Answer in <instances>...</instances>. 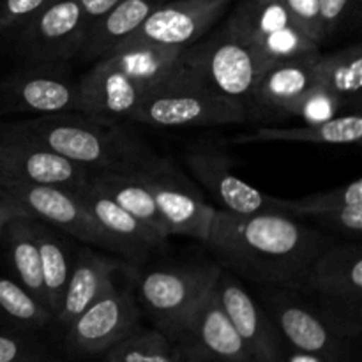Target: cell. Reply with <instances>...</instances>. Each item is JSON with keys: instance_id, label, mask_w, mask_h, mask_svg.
Instances as JSON below:
<instances>
[{"instance_id": "24", "label": "cell", "mask_w": 362, "mask_h": 362, "mask_svg": "<svg viewBox=\"0 0 362 362\" xmlns=\"http://www.w3.org/2000/svg\"><path fill=\"white\" fill-rule=\"evenodd\" d=\"M362 138V119L359 112L338 115L331 120L304 126L278 127L262 126L255 133L239 134L230 144H265V141H299V144L317 145H352Z\"/></svg>"}, {"instance_id": "28", "label": "cell", "mask_w": 362, "mask_h": 362, "mask_svg": "<svg viewBox=\"0 0 362 362\" xmlns=\"http://www.w3.org/2000/svg\"><path fill=\"white\" fill-rule=\"evenodd\" d=\"M317 81L327 87L332 94L338 95L345 108L361 106L362 88V49L361 45L332 52L329 55L318 57L315 64Z\"/></svg>"}, {"instance_id": "25", "label": "cell", "mask_w": 362, "mask_h": 362, "mask_svg": "<svg viewBox=\"0 0 362 362\" xmlns=\"http://www.w3.org/2000/svg\"><path fill=\"white\" fill-rule=\"evenodd\" d=\"M88 184L108 198H112L119 207L129 212L133 218L144 223L145 226L168 239V230H166L165 221L159 214L154 197L136 172H127V170H124V172L122 170L92 172Z\"/></svg>"}, {"instance_id": "36", "label": "cell", "mask_w": 362, "mask_h": 362, "mask_svg": "<svg viewBox=\"0 0 362 362\" xmlns=\"http://www.w3.org/2000/svg\"><path fill=\"white\" fill-rule=\"evenodd\" d=\"M320 4L322 21H324L325 35H332L345 20L346 13L350 9L352 0H318Z\"/></svg>"}, {"instance_id": "26", "label": "cell", "mask_w": 362, "mask_h": 362, "mask_svg": "<svg viewBox=\"0 0 362 362\" xmlns=\"http://www.w3.org/2000/svg\"><path fill=\"white\" fill-rule=\"evenodd\" d=\"M166 0H119L108 13L88 27L81 49L88 59H101L129 37Z\"/></svg>"}, {"instance_id": "12", "label": "cell", "mask_w": 362, "mask_h": 362, "mask_svg": "<svg viewBox=\"0 0 362 362\" xmlns=\"http://www.w3.org/2000/svg\"><path fill=\"white\" fill-rule=\"evenodd\" d=\"M88 21L78 0H55L16 30V52L27 64H66L81 53Z\"/></svg>"}, {"instance_id": "23", "label": "cell", "mask_w": 362, "mask_h": 362, "mask_svg": "<svg viewBox=\"0 0 362 362\" xmlns=\"http://www.w3.org/2000/svg\"><path fill=\"white\" fill-rule=\"evenodd\" d=\"M318 57L320 53L283 60L262 69L255 83L251 105H258L276 113L285 112L317 83L315 64Z\"/></svg>"}, {"instance_id": "18", "label": "cell", "mask_w": 362, "mask_h": 362, "mask_svg": "<svg viewBox=\"0 0 362 362\" xmlns=\"http://www.w3.org/2000/svg\"><path fill=\"white\" fill-rule=\"evenodd\" d=\"M221 306L253 362H285L283 338L264 308L255 303L233 276L221 271L216 281Z\"/></svg>"}, {"instance_id": "8", "label": "cell", "mask_w": 362, "mask_h": 362, "mask_svg": "<svg viewBox=\"0 0 362 362\" xmlns=\"http://www.w3.org/2000/svg\"><path fill=\"white\" fill-rule=\"evenodd\" d=\"M0 191L23 214L39 219L81 243L136 260L129 247L124 246L120 240L113 239L98 225V221L85 209L74 189L32 186V184H9V186H0Z\"/></svg>"}, {"instance_id": "33", "label": "cell", "mask_w": 362, "mask_h": 362, "mask_svg": "<svg viewBox=\"0 0 362 362\" xmlns=\"http://www.w3.org/2000/svg\"><path fill=\"white\" fill-rule=\"evenodd\" d=\"M0 362H57L35 341L20 331H0Z\"/></svg>"}, {"instance_id": "27", "label": "cell", "mask_w": 362, "mask_h": 362, "mask_svg": "<svg viewBox=\"0 0 362 362\" xmlns=\"http://www.w3.org/2000/svg\"><path fill=\"white\" fill-rule=\"evenodd\" d=\"M2 239L7 244V255H9L16 281L27 292H30L42 306H46L45 290H42L41 255H39L34 218L27 214L14 216L7 221Z\"/></svg>"}, {"instance_id": "6", "label": "cell", "mask_w": 362, "mask_h": 362, "mask_svg": "<svg viewBox=\"0 0 362 362\" xmlns=\"http://www.w3.org/2000/svg\"><path fill=\"white\" fill-rule=\"evenodd\" d=\"M304 286L324 304L322 318L338 336L361 332L362 255L359 244L327 247L311 265Z\"/></svg>"}, {"instance_id": "21", "label": "cell", "mask_w": 362, "mask_h": 362, "mask_svg": "<svg viewBox=\"0 0 362 362\" xmlns=\"http://www.w3.org/2000/svg\"><path fill=\"white\" fill-rule=\"evenodd\" d=\"M120 269H124L122 260L106 257L88 247L78 251L71 264L69 279L60 310L55 315V322L67 327L85 308L90 306L105 292L110 283L115 281V274Z\"/></svg>"}, {"instance_id": "4", "label": "cell", "mask_w": 362, "mask_h": 362, "mask_svg": "<svg viewBox=\"0 0 362 362\" xmlns=\"http://www.w3.org/2000/svg\"><path fill=\"white\" fill-rule=\"evenodd\" d=\"M247 119L250 110L243 103L194 83L184 66L182 73L151 92L127 120L158 127H212Z\"/></svg>"}, {"instance_id": "16", "label": "cell", "mask_w": 362, "mask_h": 362, "mask_svg": "<svg viewBox=\"0 0 362 362\" xmlns=\"http://www.w3.org/2000/svg\"><path fill=\"white\" fill-rule=\"evenodd\" d=\"M194 179L223 205V211L247 216L279 211V198L255 189L232 172V159L212 145H194L184 154Z\"/></svg>"}, {"instance_id": "39", "label": "cell", "mask_w": 362, "mask_h": 362, "mask_svg": "<svg viewBox=\"0 0 362 362\" xmlns=\"http://www.w3.org/2000/svg\"><path fill=\"white\" fill-rule=\"evenodd\" d=\"M11 126L9 122H0V170H2V163L4 158H6L7 147L11 144Z\"/></svg>"}, {"instance_id": "10", "label": "cell", "mask_w": 362, "mask_h": 362, "mask_svg": "<svg viewBox=\"0 0 362 362\" xmlns=\"http://www.w3.org/2000/svg\"><path fill=\"white\" fill-rule=\"evenodd\" d=\"M154 197L168 235H186L207 243L218 209L202 197L200 189L172 161L154 156L141 168L133 170Z\"/></svg>"}, {"instance_id": "17", "label": "cell", "mask_w": 362, "mask_h": 362, "mask_svg": "<svg viewBox=\"0 0 362 362\" xmlns=\"http://www.w3.org/2000/svg\"><path fill=\"white\" fill-rule=\"evenodd\" d=\"M11 134L13 136L0 170V186L32 184L78 189L90 179V170L62 158L37 141L21 136L13 126Z\"/></svg>"}, {"instance_id": "34", "label": "cell", "mask_w": 362, "mask_h": 362, "mask_svg": "<svg viewBox=\"0 0 362 362\" xmlns=\"http://www.w3.org/2000/svg\"><path fill=\"white\" fill-rule=\"evenodd\" d=\"M281 4L288 11L290 18L293 20L296 27L303 34H306L311 41H315L317 45H322L327 39L318 0H281Z\"/></svg>"}, {"instance_id": "3", "label": "cell", "mask_w": 362, "mask_h": 362, "mask_svg": "<svg viewBox=\"0 0 362 362\" xmlns=\"http://www.w3.org/2000/svg\"><path fill=\"white\" fill-rule=\"evenodd\" d=\"M21 136L45 145L90 172L141 168L154 152L120 122H101L83 112L41 115L11 122Z\"/></svg>"}, {"instance_id": "30", "label": "cell", "mask_w": 362, "mask_h": 362, "mask_svg": "<svg viewBox=\"0 0 362 362\" xmlns=\"http://www.w3.org/2000/svg\"><path fill=\"white\" fill-rule=\"evenodd\" d=\"M55 317L16 279L0 276V324L11 331L30 332L48 327Z\"/></svg>"}, {"instance_id": "38", "label": "cell", "mask_w": 362, "mask_h": 362, "mask_svg": "<svg viewBox=\"0 0 362 362\" xmlns=\"http://www.w3.org/2000/svg\"><path fill=\"white\" fill-rule=\"evenodd\" d=\"M20 214H23V212H21L20 209H18L16 205L9 200V198L4 197L2 191H0V240H2L4 228H6L7 221H9V219H13L14 216H20Z\"/></svg>"}, {"instance_id": "13", "label": "cell", "mask_w": 362, "mask_h": 362, "mask_svg": "<svg viewBox=\"0 0 362 362\" xmlns=\"http://www.w3.org/2000/svg\"><path fill=\"white\" fill-rule=\"evenodd\" d=\"M138 317L140 311L133 293L112 281L66 327L67 349L74 356H101L136 329Z\"/></svg>"}, {"instance_id": "9", "label": "cell", "mask_w": 362, "mask_h": 362, "mask_svg": "<svg viewBox=\"0 0 362 362\" xmlns=\"http://www.w3.org/2000/svg\"><path fill=\"white\" fill-rule=\"evenodd\" d=\"M186 74L202 87L239 101L250 110L260 66L226 27L187 48Z\"/></svg>"}, {"instance_id": "22", "label": "cell", "mask_w": 362, "mask_h": 362, "mask_svg": "<svg viewBox=\"0 0 362 362\" xmlns=\"http://www.w3.org/2000/svg\"><path fill=\"white\" fill-rule=\"evenodd\" d=\"M74 191L85 209L98 221V225L113 239L120 240L124 246L129 247L136 260L147 257L148 253H152V250H161L166 246V240H168L166 237L145 226L129 212L119 207L112 198L103 194L88 182Z\"/></svg>"}, {"instance_id": "37", "label": "cell", "mask_w": 362, "mask_h": 362, "mask_svg": "<svg viewBox=\"0 0 362 362\" xmlns=\"http://www.w3.org/2000/svg\"><path fill=\"white\" fill-rule=\"evenodd\" d=\"M78 2H80L85 18H87L88 21V27H90L94 21H98L99 18L105 16L119 0H78Z\"/></svg>"}, {"instance_id": "20", "label": "cell", "mask_w": 362, "mask_h": 362, "mask_svg": "<svg viewBox=\"0 0 362 362\" xmlns=\"http://www.w3.org/2000/svg\"><path fill=\"white\" fill-rule=\"evenodd\" d=\"M279 211L292 218H313L322 225L352 239L362 233V179L325 193H315L297 200H279Z\"/></svg>"}, {"instance_id": "11", "label": "cell", "mask_w": 362, "mask_h": 362, "mask_svg": "<svg viewBox=\"0 0 362 362\" xmlns=\"http://www.w3.org/2000/svg\"><path fill=\"white\" fill-rule=\"evenodd\" d=\"M80 80L64 64H28L0 80V117L78 112Z\"/></svg>"}, {"instance_id": "29", "label": "cell", "mask_w": 362, "mask_h": 362, "mask_svg": "<svg viewBox=\"0 0 362 362\" xmlns=\"http://www.w3.org/2000/svg\"><path fill=\"white\" fill-rule=\"evenodd\" d=\"M35 235H37L39 255H41L42 290H45V304L55 317L60 310L67 279L71 272V260L67 246L62 237L57 235L55 230L46 223L34 219Z\"/></svg>"}, {"instance_id": "19", "label": "cell", "mask_w": 362, "mask_h": 362, "mask_svg": "<svg viewBox=\"0 0 362 362\" xmlns=\"http://www.w3.org/2000/svg\"><path fill=\"white\" fill-rule=\"evenodd\" d=\"M274 325L281 338L303 356L320 362H336L341 354V336L310 308L290 299H274L272 303Z\"/></svg>"}, {"instance_id": "1", "label": "cell", "mask_w": 362, "mask_h": 362, "mask_svg": "<svg viewBox=\"0 0 362 362\" xmlns=\"http://www.w3.org/2000/svg\"><path fill=\"white\" fill-rule=\"evenodd\" d=\"M205 244L235 274L285 290L303 288L327 250L320 232L278 211L240 216L218 209Z\"/></svg>"}, {"instance_id": "35", "label": "cell", "mask_w": 362, "mask_h": 362, "mask_svg": "<svg viewBox=\"0 0 362 362\" xmlns=\"http://www.w3.org/2000/svg\"><path fill=\"white\" fill-rule=\"evenodd\" d=\"M55 0H0V32L18 30Z\"/></svg>"}, {"instance_id": "5", "label": "cell", "mask_w": 362, "mask_h": 362, "mask_svg": "<svg viewBox=\"0 0 362 362\" xmlns=\"http://www.w3.org/2000/svg\"><path fill=\"white\" fill-rule=\"evenodd\" d=\"M257 59L258 66L320 53V45L299 30L281 0H243L225 23Z\"/></svg>"}, {"instance_id": "31", "label": "cell", "mask_w": 362, "mask_h": 362, "mask_svg": "<svg viewBox=\"0 0 362 362\" xmlns=\"http://www.w3.org/2000/svg\"><path fill=\"white\" fill-rule=\"evenodd\" d=\"M106 362H187L182 349L161 331H138L105 352Z\"/></svg>"}, {"instance_id": "15", "label": "cell", "mask_w": 362, "mask_h": 362, "mask_svg": "<svg viewBox=\"0 0 362 362\" xmlns=\"http://www.w3.org/2000/svg\"><path fill=\"white\" fill-rule=\"evenodd\" d=\"M187 362H253L226 317L216 285L173 334Z\"/></svg>"}, {"instance_id": "2", "label": "cell", "mask_w": 362, "mask_h": 362, "mask_svg": "<svg viewBox=\"0 0 362 362\" xmlns=\"http://www.w3.org/2000/svg\"><path fill=\"white\" fill-rule=\"evenodd\" d=\"M186 55L187 48L144 45L112 49L80 80L78 112L101 122H126L151 92L182 73Z\"/></svg>"}, {"instance_id": "14", "label": "cell", "mask_w": 362, "mask_h": 362, "mask_svg": "<svg viewBox=\"0 0 362 362\" xmlns=\"http://www.w3.org/2000/svg\"><path fill=\"white\" fill-rule=\"evenodd\" d=\"M230 4L232 0H166L119 46L186 49L202 41Z\"/></svg>"}, {"instance_id": "7", "label": "cell", "mask_w": 362, "mask_h": 362, "mask_svg": "<svg viewBox=\"0 0 362 362\" xmlns=\"http://www.w3.org/2000/svg\"><path fill=\"white\" fill-rule=\"evenodd\" d=\"M223 267L182 265L152 269L138 278V297L158 331L173 338L182 322L214 288Z\"/></svg>"}, {"instance_id": "32", "label": "cell", "mask_w": 362, "mask_h": 362, "mask_svg": "<svg viewBox=\"0 0 362 362\" xmlns=\"http://www.w3.org/2000/svg\"><path fill=\"white\" fill-rule=\"evenodd\" d=\"M343 110H345V105L341 99L317 81L292 106H288L283 115L299 117L306 124H318L341 115Z\"/></svg>"}]
</instances>
